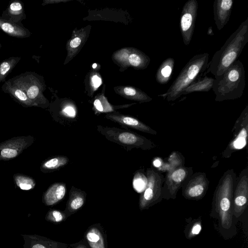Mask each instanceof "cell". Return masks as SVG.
<instances>
[{
    "instance_id": "cell-1",
    "label": "cell",
    "mask_w": 248,
    "mask_h": 248,
    "mask_svg": "<svg viewBox=\"0 0 248 248\" xmlns=\"http://www.w3.org/2000/svg\"><path fill=\"white\" fill-rule=\"evenodd\" d=\"M248 42V17L227 39L221 48L214 54L208 62L207 71L215 78L220 76L240 55Z\"/></svg>"
},
{
    "instance_id": "cell-2",
    "label": "cell",
    "mask_w": 248,
    "mask_h": 248,
    "mask_svg": "<svg viewBox=\"0 0 248 248\" xmlns=\"http://www.w3.org/2000/svg\"><path fill=\"white\" fill-rule=\"evenodd\" d=\"M236 177L233 169L227 170L220 178L213 194L211 214L217 216L224 229L230 228L232 223L233 195Z\"/></svg>"
},
{
    "instance_id": "cell-3",
    "label": "cell",
    "mask_w": 248,
    "mask_h": 248,
    "mask_svg": "<svg viewBox=\"0 0 248 248\" xmlns=\"http://www.w3.org/2000/svg\"><path fill=\"white\" fill-rule=\"evenodd\" d=\"M245 84L244 66L237 60L220 76L215 78L212 90L216 95L215 101L222 102L240 98Z\"/></svg>"
},
{
    "instance_id": "cell-4",
    "label": "cell",
    "mask_w": 248,
    "mask_h": 248,
    "mask_svg": "<svg viewBox=\"0 0 248 248\" xmlns=\"http://www.w3.org/2000/svg\"><path fill=\"white\" fill-rule=\"evenodd\" d=\"M209 54L203 53L192 57L180 71L168 91L158 96L168 102L175 101L181 95V92L199 77L207 69Z\"/></svg>"
},
{
    "instance_id": "cell-5",
    "label": "cell",
    "mask_w": 248,
    "mask_h": 248,
    "mask_svg": "<svg viewBox=\"0 0 248 248\" xmlns=\"http://www.w3.org/2000/svg\"><path fill=\"white\" fill-rule=\"evenodd\" d=\"M96 129L108 140L123 146L126 151L134 148L149 150L156 147L151 140L130 130L100 125L96 126Z\"/></svg>"
},
{
    "instance_id": "cell-6",
    "label": "cell",
    "mask_w": 248,
    "mask_h": 248,
    "mask_svg": "<svg viewBox=\"0 0 248 248\" xmlns=\"http://www.w3.org/2000/svg\"><path fill=\"white\" fill-rule=\"evenodd\" d=\"M147 184L141 193L139 199L140 210L148 209L160 202L162 199V186L164 176L152 168H147L146 172Z\"/></svg>"
},
{
    "instance_id": "cell-7",
    "label": "cell",
    "mask_w": 248,
    "mask_h": 248,
    "mask_svg": "<svg viewBox=\"0 0 248 248\" xmlns=\"http://www.w3.org/2000/svg\"><path fill=\"white\" fill-rule=\"evenodd\" d=\"M11 78L23 89L37 107H43L46 105V100L42 94L44 85L42 77L38 74L33 72H26Z\"/></svg>"
},
{
    "instance_id": "cell-8",
    "label": "cell",
    "mask_w": 248,
    "mask_h": 248,
    "mask_svg": "<svg viewBox=\"0 0 248 248\" xmlns=\"http://www.w3.org/2000/svg\"><path fill=\"white\" fill-rule=\"evenodd\" d=\"M232 136L222 153L223 158H230L232 155L243 149L247 144L248 136V105L242 111L232 130Z\"/></svg>"
},
{
    "instance_id": "cell-9",
    "label": "cell",
    "mask_w": 248,
    "mask_h": 248,
    "mask_svg": "<svg viewBox=\"0 0 248 248\" xmlns=\"http://www.w3.org/2000/svg\"><path fill=\"white\" fill-rule=\"evenodd\" d=\"M193 173L192 167L184 165L169 170L164 176L162 186L163 199H175L178 190Z\"/></svg>"
},
{
    "instance_id": "cell-10",
    "label": "cell",
    "mask_w": 248,
    "mask_h": 248,
    "mask_svg": "<svg viewBox=\"0 0 248 248\" xmlns=\"http://www.w3.org/2000/svg\"><path fill=\"white\" fill-rule=\"evenodd\" d=\"M209 186V181L205 172H193L182 186V194L186 199L198 201L204 197Z\"/></svg>"
},
{
    "instance_id": "cell-11",
    "label": "cell",
    "mask_w": 248,
    "mask_h": 248,
    "mask_svg": "<svg viewBox=\"0 0 248 248\" xmlns=\"http://www.w3.org/2000/svg\"><path fill=\"white\" fill-rule=\"evenodd\" d=\"M198 3L196 0H188L184 4L181 14L180 27L184 44L191 42L197 16Z\"/></svg>"
},
{
    "instance_id": "cell-12",
    "label": "cell",
    "mask_w": 248,
    "mask_h": 248,
    "mask_svg": "<svg viewBox=\"0 0 248 248\" xmlns=\"http://www.w3.org/2000/svg\"><path fill=\"white\" fill-rule=\"evenodd\" d=\"M248 203V168H245L236 177L232 202V213L239 217L245 211Z\"/></svg>"
},
{
    "instance_id": "cell-13",
    "label": "cell",
    "mask_w": 248,
    "mask_h": 248,
    "mask_svg": "<svg viewBox=\"0 0 248 248\" xmlns=\"http://www.w3.org/2000/svg\"><path fill=\"white\" fill-rule=\"evenodd\" d=\"M34 139L31 136L14 137L0 144V159L9 160L17 157L31 145Z\"/></svg>"
},
{
    "instance_id": "cell-14",
    "label": "cell",
    "mask_w": 248,
    "mask_h": 248,
    "mask_svg": "<svg viewBox=\"0 0 248 248\" xmlns=\"http://www.w3.org/2000/svg\"><path fill=\"white\" fill-rule=\"evenodd\" d=\"M105 118L116 123L124 128H130L142 132L155 135L157 132L139 119L118 113H108Z\"/></svg>"
},
{
    "instance_id": "cell-15",
    "label": "cell",
    "mask_w": 248,
    "mask_h": 248,
    "mask_svg": "<svg viewBox=\"0 0 248 248\" xmlns=\"http://www.w3.org/2000/svg\"><path fill=\"white\" fill-rule=\"evenodd\" d=\"M233 0H215L213 4L214 18L217 29L221 31L230 19Z\"/></svg>"
},
{
    "instance_id": "cell-16",
    "label": "cell",
    "mask_w": 248,
    "mask_h": 248,
    "mask_svg": "<svg viewBox=\"0 0 248 248\" xmlns=\"http://www.w3.org/2000/svg\"><path fill=\"white\" fill-rule=\"evenodd\" d=\"M2 91L9 94L16 101L25 107H37L27 96L25 92L12 78L4 82Z\"/></svg>"
},
{
    "instance_id": "cell-17",
    "label": "cell",
    "mask_w": 248,
    "mask_h": 248,
    "mask_svg": "<svg viewBox=\"0 0 248 248\" xmlns=\"http://www.w3.org/2000/svg\"><path fill=\"white\" fill-rule=\"evenodd\" d=\"M0 16L15 23H21L22 21L26 18L24 3L20 0H11Z\"/></svg>"
},
{
    "instance_id": "cell-18",
    "label": "cell",
    "mask_w": 248,
    "mask_h": 248,
    "mask_svg": "<svg viewBox=\"0 0 248 248\" xmlns=\"http://www.w3.org/2000/svg\"><path fill=\"white\" fill-rule=\"evenodd\" d=\"M66 191V186L65 183L63 182L54 183L44 193L43 202L47 206L53 205L60 202L64 197Z\"/></svg>"
},
{
    "instance_id": "cell-19",
    "label": "cell",
    "mask_w": 248,
    "mask_h": 248,
    "mask_svg": "<svg viewBox=\"0 0 248 248\" xmlns=\"http://www.w3.org/2000/svg\"><path fill=\"white\" fill-rule=\"evenodd\" d=\"M0 30L8 35L16 38H26L31 32L21 23L16 24L2 18L0 16Z\"/></svg>"
},
{
    "instance_id": "cell-20",
    "label": "cell",
    "mask_w": 248,
    "mask_h": 248,
    "mask_svg": "<svg viewBox=\"0 0 248 248\" xmlns=\"http://www.w3.org/2000/svg\"><path fill=\"white\" fill-rule=\"evenodd\" d=\"M86 193L80 189L72 186L69 191V197L64 211L65 215L72 214L79 210L84 204Z\"/></svg>"
},
{
    "instance_id": "cell-21",
    "label": "cell",
    "mask_w": 248,
    "mask_h": 248,
    "mask_svg": "<svg viewBox=\"0 0 248 248\" xmlns=\"http://www.w3.org/2000/svg\"><path fill=\"white\" fill-rule=\"evenodd\" d=\"M174 63V60L170 57L167 58L161 63L155 75L157 83L164 85L169 82L173 71Z\"/></svg>"
},
{
    "instance_id": "cell-22",
    "label": "cell",
    "mask_w": 248,
    "mask_h": 248,
    "mask_svg": "<svg viewBox=\"0 0 248 248\" xmlns=\"http://www.w3.org/2000/svg\"><path fill=\"white\" fill-rule=\"evenodd\" d=\"M215 78L205 76L203 78H198L181 93V95H186L194 92H209L213 88Z\"/></svg>"
},
{
    "instance_id": "cell-23",
    "label": "cell",
    "mask_w": 248,
    "mask_h": 248,
    "mask_svg": "<svg viewBox=\"0 0 248 248\" xmlns=\"http://www.w3.org/2000/svg\"><path fill=\"white\" fill-rule=\"evenodd\" d=\"M85 239L91 248H106L104 237L97 227H90L85 233Z\"/></svg>"
},
{
    "instance_id": "cell-24",
    "label": "cell",
    "mask_w": 248,
    "mask_h": 248,
    "mask_svg": "<svg viewBox=\"0 0 248 248\" xmlns=\"http://www.w3.org/2000/svg\"><path fill=\"white\" fill-rule=\"evenodd\" d=\"M69 161V159L66 156H55L42 163L41 170L44 172L53 171L66 166Z\"/></svg>"
},
{
    "instance_id": "cell-25",
    "label": "cell",
    "mask_w": 248,
    "mask_h": 248,
    "mask_svg": "<svg viewBox=\"0 0 248 248\" xmlns=\"http://www.w3.org/2000/svg\"><path fill=\"white\" fill-rule=\"evenodd\" d=\"M21 58L19 57H10L0 62V83L6 81V78L16 67Z\"/></svg>"
},
{
    "instance_id": "cell-26",
    "label": "cell",
    "mask_w": 248,
    "mask_h": 248,
    "mask_svg": "<svg viewBox=\"0 0 248 248\" xmlns=\"http://www.w3.org/2000/svg\"><path fill=\"white\" fill-rule=\"evenodd\" d=\"M202 230V224L201 217L194 219L188 221L186 225L184 232L186 237L191 239L198 235Z\"/></svg>"
},
{
    "instance_id": "cell-27",
    "label": "cell",
    "mask_w": 248,
    "mask_h": 248,
    "mask_svg": "<svg viewBox=\"0 0 248 248\" xmlns=\"http://www.w3.org/2000/svg\"><path fill=\"white\" fill-rule=\"evenodd\" d=\"M14 179L16 185L22 190H31L36 185L35 181L33 178L25 175L15 174Z\"/></svg>"
},
{
    "instance_id": "cell-28",
    "label": "cell",
    "mask_w": 248,
    "mask_h": 248,
    "mask_svg": "<svg viewBox=\"0 0 248 248\" xmlns=\"http://www.w3.org/2000/svg\"><path fill=\"white\" fill-rule=\"evenodd\" d=\"M129 63L133 66L146 68L150 60L146 55L141 53L131 54L128 58Z\"/></svg>"
},
{
    "instance_id": "cell-29",
    "label": "cell",
    "mask_w": 248,
    "mask_h": 248,
    "mask_svg": "<svg viewBox=\"0 0 248 248\" xmlns=\"http://www.w3.org/2000/svg\"><path fill=\"white\" fill-rule=\"evenodd\" d=\"M147 184L146 176L140 170L137 171L133 179V186L139 193H142L145 189Z\"/></svg>"
},
{
    "instance_id": "cell-30",
    "label": "cell",
    "mask_w": 248,
    "mask_h": 248,
    "mask_svg": "<svg viewBox=\"0 0 248 248\" xmlns=\"http://www.w3.org/2000/svg\"><path fill=\"white\" fill-rule=\"evenodd\" d=\"M49 221L54 222H60L64 219L66 215L64 213L56 210L49 211L46 216Z\"/></svg>"
},
{
    "instance_id": "cell-31",
    "label": "cell",
    "mask_w": 248,
    "mask_h": 248,
    "mask_svg": "<svg viewBox=\"0 0 248 248\" xmlns=\"http://www.w3.org/2000/svg\"><path fill=\"white\" fill-rule=\"evenodd\" d=\"M92 81L94 87L97 88L102 83L101 78L97 76H94L92 78Z\"/></svg>"
},
{
    "instance_id": "cell-32",
    "label": "cell",
    "mask_w": 248,
    "mask_h": 248,
    "mask_svg": "<svg viewBox=\"0 0 248 248\" xmlns=\"http://www.w3.org/2000/svg\"><path fill=\"white\" fill-rule=\"evenodd\" d=\"M81 43V39L78 37H76L73 39L70 43V46L72 48H76L79 46Z\"/></svg>"
},
{
    "instance_id": "cell-33",
    "label": "cell",
    "mask_w": 248,
    "mask_h": 248,
    "mask_svg": "<svg viewBox=\"0 0 248 248\" xmlns=\"http://www.w3.org/2000/svg\"><path fill=\"white\" fill-rule=\"evenodd\" d=\"M31 248H47L44 245L40 243H36L33 245Z\"/></svg>"
},
{
    "instance_id": "cell-34",
    "label": "cell",
    "mask_w": 248,
    "mask_h": 248,
    "mask_svg": "<svg viewBox=\"0 0 248 248\" xmlns=\"http://www.w3.org/2000/svg\"><path fill=\"white\" fill-rule=\"evenodd\" d=\"M160 162L161 161L159 160L155 159V161H154L153 163L155 166L158 167L159 166V165H161Z\"/></svg>"
},
{
    "instance_id": "cell-35",
    "label": "cell",
    "mask_w": 248,
    "mask_h": 248,
    "mask_svg": "<svg viewBox=\"0 0 248 248\" xmlns=\"http://www.w3.org/2000/svg\"><path fill=\"white\" fill-rule=\"evenodd\" d=\"M74 248H88L87 246L84 244H78Z\"/></svg>"
},
{
    "instance_id": "cell-36",
    "label": "cell",
    "mask_w": 248,
    "mask_h": 248,
    "mask_svg": "<svg viewBox=\"0 0 248 248\" xmlns=\"http://www.w3.org/2000/svg\"><path fill=\"white\" fill-rule=\"evenodd\" d=\"M207 34L208 35H213V30H212V27H210L208 28Z\"/></svg>"
},
{
    "instance_id": "cell-37",
    "label": "cell",
    "mask_w": 248,
    "mask_h": 248,
    "mask_svg": "<svg viewBox=\"0 0 248 248\" xmlns=\"http://www.w3.org/2000/svg\"><path fill=\"white\" fill-rule=\"evenodd\" d=\"M1 47V44H0V49Z\"/></svg>"
}]
</instances>
